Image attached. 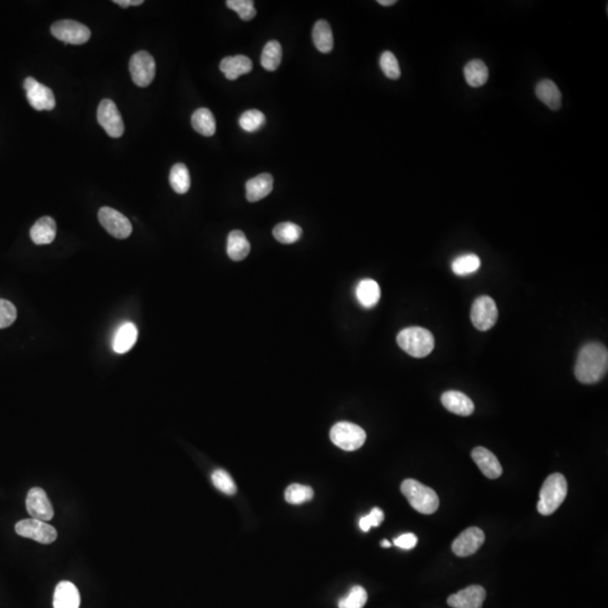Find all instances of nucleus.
<instances>
[{
    "label": "nucleus",
    "mask_w": 608,
    "mask_h": 608,
    "mask_svg": "<svg viewBox=\"0 0 608 608\" xmlns=\"http://www.w3.org/2000/svg\"><path fill=\"white\" fill-rule=\"evenodd\" d=\"M114 3L123 8H128L130 6H140L144 3V0H114Z\"/></svg>",
    "instance_id": "42"
},
{
    "label": "nucleus",
    "mask_w": 608,
    "mask_h": 608,
    "mask_svg": "<svg viewBox=\"0 0 608 608\" xmlns=\"http://www.w3.org/2000/svg\"><path fill=\"white\" fill-rule=\"evenodd\" d=\"M313 498V489L309 485L293 483L289 485L285 492V500L292 505H301V503L310 501Z\"/></svg>",
    "instance_id": "33"
},
{
    "label": "nucleus",
    "mask_w": 608,
    "mask_h": 608,
    "mask_svg": "<svg viewBox=\"0 0 608 608\" xmlns=\"http://www.w3.org/2000/svg\"><path fill=\"white\" fill-rule=\"evenodd\" d=\"M273 234L278 241L285 245H291L298 241L302 236V228L292 222H283L276 225Z\"/></svg>",
    "instance_id": "31"
},
{
    "label": "nucleus",
    "mask_w": 608,
    "mask_h": 608,
    "mask_svg": "<svg viewBox=\"0 0 608 608\" xmlns=\"http://www.w3.org/2000/svg\"><path fill=\"white\" fill-rule=\"evenodd\" d=\"M381 545L383 547H391V543L388 540H383V541L381 542Z\"/></svg>",
    "instance_id": "44"
},
{
    "label": "nucleus",
    "mask_w": 608,
    "mask_h": 608,
    "mask_svg": "<svg viewBox=\"0 0 608 608\" xmlns=\"http://www.w3.org/2000/svg\"><path fill=\"white\" fill-rule=\"evenodd\" d=\"M481 261L477 254H468L459 256L452 263L454 274L459 276L470 275L480 268Z\"/></svg>",
    "instance_id": "32"
},
{
    "label": "nucleus",
    "mask_w": 608,
    "mask_h": 608,
    "mask_svg": "<svg viewBox=\"0 0 608 608\" xmlns=\"http://www.w3.org/2000/svg\"><path fill=\"white\" fill-rule=\"evenodd\" d=\"M51 33L59 41L75 45L86 43L91 36V29L86 25L70 20L56 22L51 26Z\"/></svg>",
    "instance_id": "8"
},
{
    "label": "nucleus",
    "mask_w": 608,
    "mask_h": 608,
    "mask_svg": "<svg viewBox=\"0 0 608 608\" xmlns=\"http://www.w3.org/2000/svg\"><path fill=\"white\" fill-rule=\"evenodd\" d=\"M137 340H138V329L135 324L126 322L115 333L113 349L117 354H124L135 346Z\"/></svg>",
    "instance_id": "23"
},
{
    "label": "nucleus",
    "mask_w": 608,
    "mask_h": 608,
    "mask_svg": "<svg viewBox=\"0 0 608 608\" xmlns=\"http://www.w3.org/2000/svg\"><path fill=\"white\" fill-rule=\"evenodd\" d=\"M443 406L450 411L459 416H470L473 413L474 404L473 401L469 398L468 395H465L462 392L459 391H448L443 393L442 398Z\"/></svg>",
    "instance_id": "18"
},
{
    "label": "nucleus",
    "mask_w": 608,
    "mask_h": 608,
    "mask_svg": "<svg viewBox=\"0 0 608 608\" xmlns=\"http://www.w3.org/2000/svg\"><path fill=\"white\" fill-rule=\"evenodd\" d=\"M29 105L36 111H52L56 107V97L52 89L42 85L33 77H29L24 82Z\"/></svg>",
    "instance_id": "12"
},
{
    "label": "nucleus",
    "mask_w": 608,
    "mask_h": 608,
    "mask_svg": "<svg viewBox=\"0 0 608 608\" xmlns=\"http://www.w3.org/2000/svg\"><path fill=\"white\" fill-rule=\"evenodd\" d=\"M225 3H227L228 8L237 13L243 21H252L257 15V10L254 8V3L252 0H228Z\"/></svg>",
    "instance_id": "38"
},
{
    "label": "nucleus",
    "mask_w": 608,
    "mask_h": 608,
    "mask_svg": "<svg viewBox=\"0 0 608 608\" xmlns=\"http://www.w3.org/2000/svg\"><path fill=\"white\" fill-rule=\"evenodd\" d=\"M97 121L111 138H121L124 133V123L120 111L111 100H102L97 109Z\"/></svg>",
    "instance_id": "10"
},
{
    "label": "nucleus",
    "mask_w": 608,
    "mask_h": 608,
    "mask_svg": "<svg viewBox=\"0 0 608 608\" xmlns=\"http://www.w3.org/2000/svg\"><path fill=\"white\" fill-rule=\"evenodd\" d=\"M80 595L76 586L70 582H59L53 596L54 608H79Z\"/></svg>",
    "instance_id": "17"
},
{
    "label": "nucleus",
    "mask_w": 608,
    "mask_h": 608,
    "mask_svg": "<svg viewBox=\"0 0 608 608\" xmlns=\"http://www.w3.org/2000/svg\"><path fill=\"white\" fill-rule=\"evenodd\" d=\"M330 439L337 448L351 452L362 448L366 441V433L353 423L340 421L331 428Z\"/></svg>",
    "instance_id": "5"
},
{
    "label": "nucleus",
    "mask_w": 608,
    "mask_h": 608,
    "mask_svg": "<svg viewBox=\"0 0 608 608\" xmlns=\"http://www.w3.org/2000/svg\"><path fill=\"white\" fill-rule=\"evenodd\" d=\"M465 80L469 86L473 88L481 87L488 82L489 70L485 62L480 59H474L464 67Z\"/></svg>",
    "instance_id": "26"
},
{
    "label": "nucleus",
    "mask_w": 608,
    "mask_h": 608,
    "mask_svg": "<svg viewBox=\"0 0 608 608\" xmlns=\"http://www.w3.org/2000/svg\"><path fill=\"white\" fill-rule=\"evenodd\" d=\"M417 542H418V538H417L415 534L406 533V534L395 538V545L400 547V549H404V550H411V549H413L417 545Z\"/></svg>",
    "instance_id": "41"
},
{
    "label": "nucleus",
    "mask_w": 608,
    "mask_h": 608,
    "mask_svg": "<svg viewBox=\"0 0 608 608\" xmlns=\"http://www.w3.org/2000/svg\"><path fill=\"white\" fill-rule=\"evenodd\" d=\"M17 317V311L12 302L0 298V329L9 327L14 324Z\"/></svg>",
    "instance_id": "39"
},
{
    "label": "nucleus",
    "mask_w": 608,
    "mask_h": 608,
    "mask_svg": "<svg viewBox=\"0 0 608 608\" xmlns=\"http://www.w3.org/2000/svg\"><path fill=\"white\" fill-rule=\"evenodd\" d=\"M266 123V117L257 109H250L240 116V128L246 132H256Z\"/></svg>",
    "instance_id": "34"
},
{
    "label": "nucleus",
    "mask_w": 608,
    "mask_h": 608,
    "mask_svg": "<svg viewBox=\"0 0 608 608\" xmlns=\"http://www.w3.org/2000/svg\"><path fill=\"white\" fill-rule=\"evenodd\" d=\"M380 67L381 70L383 71L384 75L389 79L397 80L400 78L401 70L398 59L395 58V54L390 51H384L381 54Z\"/></svg>",
    "instance_id": "37"
},
{
    "label": "nucleus",
    "mask_w": 608,
    "mask_h": 608,
    "mask_svg": "<svg viewBox=\"0 0 608 608\" xmlns=\"http://www.w3.org/2000/svg\"><path fill=\"white\" fill-rule=\"evenodd\" d=\"M471 455L478 468L489 479H498L503 474V466L498 461L497 456L487 448L481 446L476 448Z\"/></svg>",
    "instance_id": "16"
},
{
    "label": "nucleus",
    "mask_w": 608,
    "mask_h": 608,
    "mask_svg": "<svg viewBox=\"0 0 608 608\" xmlns=\"http://www.w3.org/2000/svg\"><path fill=\"white\" fill-rule=\"evenodd\" d=\"M485 588L473 585L448 597V604L452 608H481L485 602Z\"/></svg>",
    "instance_id": "15"
},
{
    "label": "nucleus",
    "mask_w": 608,
    "mask_h": 608,
    "mask_svg": "<svg viewBox=\"0 0 608 608\" xmlns=\"http://www.w3.org/2000/svg\"><path fill=\"white\" fill-rule=\"evenodd\" d=\"M384 519V514L380 508H373L369 515L360 519V527L363 532H369L371 527L380 526Z\"/></svg>",
    "instance_id": "40"
},
{
    "label": "nucleus",
    "mask_w": 608,
    "mask_h": 608,
    "mask_svg": "<svg viewBox=\"0 0 608 608\" xmlns=\"http://www.w3.org/2000/svg\"><path fill=\"white\" fill-rule=\"evenodd\" d=\"M535 93L538 100L544 102L549 109L553 111L561 109V91L556 85V82L549 79L542 80L536 85Z\"/></svg>",
    "instance_id": "22"
},
{
    "label": "nucleus",
    "mask_w": 608,
    "mask_h": 608,
    "mask_svg": "<svg viewBox=\"0 0 608 608\" xmlns=\"http://www.w3.org/2000/svg\"><path fill=\"white\" fill-rule=\"evenodd\" d=\"M356 298L364 307L371 309L375 307L381 298L379 284L371 278L362 280L356 287Z\"/></svg>",
    "instance_id": "25"
},
{
    "label": "nucleus",
    "mask_w": 608,
    "mask_h": 608,
    "mask_svg": "<svg viewBox=\"0 0 608 608\" xmlns=\"http://www.w3.org/2000/svg\"><path fill=\"white\" fill-rule=\"evenodd\" d=\"M367 602V593L362 586H354L347 596L338 602L340 608H363Z\"/></svg>",
    "instance_id": "35"
},
{
    "label": "nucleus",
    "mask_w": 608,
    "mask_h": 608,
    "mask_svg": "<svg viewBox=\"0 0 608 608\" xmlns=\"http://www.w3.org/2000/svg\"><path fill=\"white\" fill-rule=\"evenodd\" d=\"M211 479H212L214 487L218 490H220V492H223V494L232 496V494L237 492L236 483H234L231 476L227 471L222 470V469H218V470L214 471L213 473H212Z\"/></svg>",
    "instance_id": "36"
},
{
    "label": "nucleus",
    "mask_w": 608,
    "mask_h": 608,
    "mask_svg": "<svg viewBox=\"0 0 608 608\" xmlns=\"http://www.w3.org/2000/svg\"><path fill=\"white\" fill-rule=\"evenodd\" d=\"M227 252L230 259L234 261H243L250 252V243L243 231L234 230L228 236Z\"/></svg>",
    "instance_id": "24"
},
{
    "label": "nucleus",
    "mask_w": 608,
    "mask_h": 608,
    "mask_svg": "<svg viewBox=\"0 0 608 608\" xmlns=\"http://www.w3.org/2000/svg\"><path fill=\"white\" fill-rule=\"evenodd\" d=\"M98 220L102 228L116 239H126L132 234V225L124 214L114 208L104 206L98 212Z\"/></svg>",
    "instance_id": "11"
},
{
    "label": "nucleus",
    "mask_w": 608,
    "mask_h": 608,
    "mask_svg": "<svg viewBox=\"0 0 608 608\" xmlns=\"http://www.w3.org/2000/svg\"><path fill=\"white\" fill-rule=\"evenodd\" d=\"M192 126L199 135L204 137H212L215 133L217 130V124H215V119H214L212 112L208 109H196L192 115Z\"/></svg>",
    "instance_id": "28"
},
{
    "label": "nucleus",
    "mask_w": 608,
    "mask_h": 608,
    "mask_svg": "<svg viewBox=\"0 0 608 608\" xmlns=\"http://www.w3.org/2000/svg\"><path fill=\"white\" fill-rule=\"evenodd\" d=\"M607 369V348L600 342H589L578 355L575 375L582 383L593 384L605 377Z\"/></svg>",
    "instance_id": "1"
},
{
    "label": "nucleus",
    "mask_w": 608,
    "mask_h": 608,
    "mask_svg": "<svg viewBox=\"0 0 608 608\" xmlns=\"http://www.w3.org/2000/svg\"><path fill=\"white\" fill-rule=\"evenodd\" d=\"M26 509L27 512L31 515V518H36L38 521H51L54 515L47 492L38 487L31 489L27 494Z\"/></svg>",
    "instance_id": "13"
},
{
    "label": "nucleus",
    "mask_w": 608,
    "mask_h": 608,
    "mask_svg": "<svg viewBox=\"0 0 608 608\" xmlns=\"http://www.w3.org/2000/svg\"><path fill=\"white\" fill-rule=\"evenodd\" d=\"M132 80L139 87H148L155 79V61L153 56L146 51H140L132 56L129 63Z\"/></svg>",
    "instance_id": "7"
},
{
    "label": "nucleus",
    "mask_w": 608,
    "mask_h": 608,
    "mask_svg": "<svg viewBox=\"0 0 608 608\" xmlns=\"http://www.w3.org/2000/svg\"><path fill=\"white\" fill-rule=\"evenodd\" d=\"M313 43L321 53H329L333 49V36L330 25L327 21L320 20L314 24L312 29Z\"/></svg>",
    "instance_id": "27"
},
{
    "label": "nucleus",
    "mask_w": 608,
    "mask_h": 608,
    "mask_svg": "<svg viewBox=\"0 0 608 608\" xmlns=\"http://www.w3.org/2000/svg\"><path fill=\"white\" fill-rule=\"evenodd\" d=\"M401 492L410 505L420 514L430 515L439 509V496L433 489L417 480L406 479L401 485Z\"/></svg>",
    "instance_id": "2"
},
{
    "label": "nucleus",
    "mask_w": 608,
    "mask_h": 608,
    "mask_svg": "<svg viewBox=\"0 0 608 608\" xmlns=\"http://www.w3.org/2000/svg\"><path fill=\"white\" fill-rule=\"evenodd\" d=\"M485 543V533L478 527L465 529L452 544V550L457 556H472Z\"/></svg>",
    "instance_id": "14"
},
{
    "label": "nucleus",
    "mask_w": 608,
    "mask_h": 608,
    "mask_svg": "<svg viewBox=\"0 0 608 608\" xmlns=\"http://www.w3.org/2000/svg\"><path fill=\"white\" fill-rule=\"evenodd\" d=\"M220 70L227 79L236 80L252 70V62L246 56H227L220 63Z\"/></svg>",
    "instance_id": "20"
},
{
    "label": "nucleus",
    "mask_w": 608,
    "mask_h": 608,
    "mask_svg": "<svg viewBox=\"0 0 608 608\" xmlns=\"http://www.w3.org/2000/svg\"><path fill=\"white\" fill-rule=\"evenodd\" d=\"M568 494V483L561 473L551 474L544 481L540 492L538 510L543 516H549L556 512L565 501Z\"/></svg>",
    "instance_id": "3"
},
{
    "label": "nucleus",
    "mask_w": 608,
    "mask_h": 608,
    "mask_svg": "<svg viewBox=\"0 0 608 608\" xmlns=\"http://www.w3.org/2000/svg\"><path fill=\"white\" fill-rule=\"evenodd\" d=\"M170 186L177 194L188 193L190 188V176L184 164L174 165L169 174Z\"/></svg>",
    "instance_id": "30"
},
{
    "label": "nucleus",
    "mask_w": 608,
    "mask_h": 608,
    "mask_svg": "<svg viewBox=\"0 0 608 608\" xmlns=\"http://www.w3.org/2000/svg\"><path fill=\"white\" fill-rule=\"evenodd\" d=\"M31 239L36 245H49L53 243L56 236V223L52 218L43 217L38 219L33 225Z\"/></svg>",
    "instance_id": "21"
},
{
    "label": "nucleus",
    "mask_w": 608,
    "mask_h": 608,
    "mask_svg": "<svg viewBox=\"0 0 608 608\" xmlns=\"http://www.w3.org/2000/svg\"><path fill=\"white\" fill-rule=\"evenodd\" d=\"M498 319V309L494 298L488 296H479L471 309V320L478 330L492 329Z\"/></svg>",
    "instance_id": "6"
},
{
    "label": "nucleus",
    "mask_w": 608,
    "mask_h": 608,
    "mask_svg": "<svg viewBox=\"0 0 608 608\" xmlns=\"http://www.w3.org/2000/svg\"><path fill=\"white\" fill-rule=\"evenodd\" d=\"M274 178L269 174H261L246 183V197L249 202H258L272 193Z\"/></svg>",
    "instance_id": "19"
},
{
    "label": "nucleus",
    "mask_w": 608,
    "mask_h": 608,
    "mask_svg": "<svg viewBox=\"0 0 608 608\" xmlns=\"http://www.w3.org/2000/svg\"><path fill=\"white\" fill-rule=\"evenodd\" d=\"M397 342L402 351L416 358L427 356L435 347L433 333L420 327L406 328L401 330Z\"/></svg>",
    "instance_id": "4"
},
{
    "label": "nucleus",
    "mask_w": 608,
    "mask_h": 608,
    "mask_svg": "<svg viewBox=\"0 0 608 608\" xmlns=\"http://www.w3.org/2000/svg\"><path fill=\"white\" fill-rule=\"evenodd\" d=\"M397 3L395 0H379L377 3L381 5V6H392V5H395Z\"/></svg>",
    "instance_id": "43"
},
{
    "label": "nucleus",
    "mask_w": 608,
    "mask_h": 608,
    "mask_svg": "<svg viewBox=\"0 0 608 608\" xmlns=\"http://www.w3.org/2000/svg\"><path fill=\"white\" fill-rule=\"evenodd\" d=\"M282 56H283V51H282L281 44L278 43V41H269L264 47L263 53H261V66L267 71L278 70V67L281 65Z\"/></svg>",
    "instance_id": "29"
},
{
    "label": "nucleus",
    "mask_w": 608,
    "mask_h": 608,
    "mask_svg": "<svg viewBox=\"0 0 608 608\" xmlns=\"http://www.w3.org/2000/svg\"><path fill=\"white\" fill-rule=\"evenodd\" d=\"M15 531L18 535L31 538V540H34V541L41 544L53 543L58 538V533L54 527L51 526L50 524L38 521L36 518H29V519L18 522L15 526Z\"/></svg>",
    "instance_id": "9"
}]
</instances>
